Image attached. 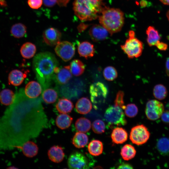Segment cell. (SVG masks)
<instances>
[{"instance_id":"42","label":"cell","mask_w":169,"mask_h":169,"mask_svg":"<svg viewBox=\"0 0 169 169\" xmlns=\"http://www.w3.org/2000/svg\"><path fill=\"white\" fill-rule=\"evenodd\" d=\"M157 48L160 50L165 51L166 50L168 47V45L166 43L163 42H158L155 45Z\"/></svg>"},{"instance_id":"39","label":"cell","mask_w":169,"mask_h":169,"mask_svg":"<svg viewBox=\"0 0 169 169\" xmlns=\"http://www.w3.org/2000/svg\"><path fill=\"white\" fill-rule=\"evenodd\" d=\"M124 93L121 91H119L116 94L115 100V105L118 106L123 109H125L126 106L125 105L124 101Z\"/></svg>"},{"instance_id":"26","label":"cell","mask_w":169,"mask_h":169,"mask_svg":"<svg viewBox=\"0 0 169 169\" xmlns=\"http://www.w3.org/2000/svg\"><path fill=\"white\" fill-rule=\"evenodd\" d=\"M88 138L83 132H76L72 140V143L76 147L78 148H83L87 144Z\"/></svg>"},{"instance_id":"37","label":"cell","mask_w":169,"mask_h":169,"mask_svg":"<svg viewBox=\"0 0 169 169\" xmlns=\"http://www.w3.org/2000/svg\"><path fill=\"white\" fill-rule=\"evenodd\" d=\"M92 129L95 133L100 134L103 133L105 130V125L102 120L97 119L95 120L92 124Z\"/></svg>"},{"instance_id":"31","label":"cell","mask_w":169,"mask_h":169,"mask_svg":"<svg viewBox=\"0 0 169 169\" xmlns=\"http://www.w3.org/2000/svg\"><path fill=\"white\" fill-rule=\"evenodd\" d=\"M76 130L79 132L85 133L89 131L91 127L90 121L84 117L78 119L75 124Z\"/></svg>"},{"instance_id":"13","label":"cell","mask_w":169,"mask_h":169,"mask_svg":"<svg viewBox=\"0 0 169 169\" xmlns=\"http://www.w3.org/2000/svg\"><path fill=\"white\" fill-rule=\"evenodd\" d=\"M69 65L61 68L59 67L55 71L54 78L57 83L60 85L66 84L72 77Z\"/></svg>"},{"instance_id":"48","label":"cell","mask_w":169,"mask_h":169,"mask_svg":"<svg viewBox=\"0 0 169 169\" xmlns=\"http://www.w3.org/2000/svg\"><path fill=\"white\" fill-rule=\"evenodd\" d=\"M0 5L3 6H6V3L5 0H0Z\"/></svg>"},{"instance_id":"47","label":"cell","mask_w":169,"mask_h":169,"mask_svg":"<svg viewBox=\"0 0 169 169\" xmlns=\"http://www.w3.org/2000/svg\"><path fill=\"white\" fill-rule=\"evenodd\" d=\"M163 4L166 5H169V0H159Z\"/></svg>"},{"instance_id":"40","label":"cell","mask_w":169,"mask_h":169,"mask_svg":"<svg viewBox=\"0 0 169 169\" xmlns=\"http://www.w3.org/2000/svg\"><path fill=\"white\" fill-rule=\"evenodd\" d=\"M43 0H28V3L32 8L37 9L42 5Z\"/></svg>"},{"instance_id":"24","label":"cell","mask_w":169,"mask_h":169,"mask_svg":"<svg viewBox=\"0 0 169 169\" xmlns=\"http://www.w3.org/2000/svg\"><path fill=\"white\" fill-rule=\"evenodd\" d=\"M36 51L35 45L33 43L27 42L24 44L21 47L20 52L23 57L29 59L32 58Z\"/></svg>"},{"instance_id":"6","label":"cell","mask_w":169,"mask_h":169,"mask_svg":"<svg viewBox=\"0 0 169 169\" xmlns=\"http://www.w3.org/2000/svg\"><path fill=\"white\" fill-rule=\"evenodd\" d=\"M94 164V161L90 156L77 151L70 155L67 161L68 166L70 169H89Z\"/></svg>"},{"instance_id":"23","label":"cell","mask_w":169,"mask_h":169,"mask_svg":"<svg viewBox=\"0 0 169 169\" xmlns=\"http://www.w3.org/2000/svg\"><path fill=\"white\" fill-rule=\"evenodd\" d=\"M146 32L147 35V43L150 46H155L157 43L160 41L161 38L158 31L153 27L149 26Z\"/></svg>"},{"instance_id":"16","label":"cell","mask_w":169,"mask_h":169,"mask_svg":"<svg viewBox=\"0 0 169 169\" xmlns=\"http://www.w3.org/2000/svg\"><path fill=\"white\" fill-rule=\"evenodd\" d=\"M48 155L52 161L57 163L61 162L64 159L65 153L63 148L59 146H52L48 150Z\"/></svg>"},{"instance_id":"5","label":"cell","mask_w":169,"mask_h":169,"mask_svg":"<svg viewBox=\"0 0 169 169\" xmlns=\"http://www.w3.org/2000/svg\"><path fill=\"white\" fill-rule=\"evenodd\" d=\"M120 47L128 57L130 59L140 56L143 50L142 42L135 37V32L132 30L129 32L128 38L124 44Z\"/></svg>"},{"instance_id":"2","label":"cell","mask_w":169,"mask_h":169,"mask_svg":"<svg viewBox=\"0 0 169 169\" xmlns=\"http://www.w3.org/2000/svg\"><path fill=\"white\" fill-rule=\"evenodd\" d=\"M58 65L55 56L49 52L39 53L34 57L33 69L43 90L50 85Z\"/></svg>"},{"instance_id":"45","label":"cell","mask_w":169,"mask_h":169,"mask_svg":"<svg viewBox=\"0 0 169 169\" xmlns=\"http://www.w3.org/2000/svg\"><path fill=\"white\" fill-rule=\"evenodd\" d=\"M118 169H132V166L129 163H124L120 165L117 167Z\"/></svg>"},{"instance_id":"19","label":"cell","mask_w":169,"mask_h":169,"mask_svg":"<svg viewBox=\"0 0 169 169\" xmlns=\"http://www.w3.org/2000/svg\"><path fill=\"white\" fill-rule=\"evenodd\" d=\"M22 150L23 154L28 157H32L38 154V147L34 142L27 141L23 144L19 148Z\"/></svg>"},{"instance_id":"20","label":"cell","mask_w":169,"mask_h":169,"mask_svg":"<svg viewBox=\"0 0 169 169\" xmlns=\"http://www.w3.org/2000/svg\"><path fill=\"white\" fill-rule=\"evenodd\" d=\"M75 109L77 112L81 114L88 113L91 110L92 105L90 100L86 97H82L76 103Z\"/></svg>"},{"instance_id":"12","label":"cell","mask_w":169,"mask_h":169,"mask_svg":"<svg viewBox=\"0 0 169 169\" xmlns=\"http://www.w3.org/2000/svg\"><path fill=\"white\" fill-rule=\"evenodd\" d=\"M61 37L60 32L54 28H49L44 31L43 37L44 42L48 45L54 46L60 42Z\"/></svg>"},{"instance_id":"22","label":"cell","mask_w":169,"mask_h":169,"mask_svg":"<svg viewBox=\"0 0 169 169\" xmlns=\"http://www.w3.org/2000/svg\"><path fill=\"white\" fill-rule=\"evenodd\" d=\"M26 74L20 70L14 69L9 73L8 81L12 85L18 86L20 85L23 82Z\"/></svg>"},{"instance_id":"32","label":"cell","mask_w":169,"mask_h":169,"mask_svg":"<svg viewBox=\"0 0 169 169\" xmlns=\"http://www.w3.org/2000/svg\"><path fill=\"white\" fill-rule=\"evenodd\" d=\"M27 32V28L23 24L18 23L13 25L11 29L10 32L14 37L20 38L23 37Z\"/></svg>"},{"instance_id":"27","label":"cell","mask_w":169,"mask_h":169,"mask_svg":"<svg viewBox=\"0 0 169 169\" xmlns=\"http://www.w3.org/2000/svg\"><path fill=\"white\" fill-rule=\"evenodd\" d=\"M69 67L72 74L76 76L82 74L85 69L83 63L78 59H74L72 60L70 63Z\"/></svg>"},{"instance_id":"18","label":"cell","mask_w":169,"mask_h":169,"mask_svg":"<svg viewBox=\"0 0 169 169\" xmlns=\"http://www.w3.org/2000/svg\"><path fill=\"white\" fill-rule=\"evenodd\" d=\"M111 136L113 143L116 144H121L127 140L128 133L123 128L116 127L113 130Z\"/></svg>"},{"instance_id":"3","label":"cell","mask_w":169,"mask_h":169,"mask_svg":"<svg viewBox=\"0 0 169 169\" xmlns=\"http://www.w3.org/2000/svg\"><path fill=\"white\" fill-rule=\"evenodd\" d=\"M73 5L75 14L82 21L96 19L105 7L102 0H74Z\"/></svg>"},{"instance_id":"49","label":"cell","mask_w":169,"mask_h":169,"mask_svg":"<svg viewBox=\"0 0 169 169\" xmlns=\"http://www.w3.org/2000/svg\"><path fill=\"white\" fill-rule=\"evenodd\" d=\"M142 2H141V5L142 6H146V2L145 1H142Z\"/></svg>"},{"instance_id":"15","label":"cell","mask_w":169,"mask_h":169,"mask_svg":"<svg viewBox=\"0 0 169 169\" xmlns=\"http://www.w3.org/2000/svg\"><path fill=\"white\" fill-rule=\"evenodd\" d=\"M42 91L41 84L34 81L29 82L26 85L24 90L26 96L32 99L37 98L41 94Z\"/></svg>"},{"instance_id":"4","label":"cell","mask_w":169,"mask_h":169,"mask_svg":"<svg viewBox=\"0 0 169 169\" xmlns=\"http://www.w3.org/2000/svg\"><path fill=\"white\" fill-rule=\"evenodd\" d=\"M99 16L100 23L112 35L119 32L124 24V14L120 9L105 7Z\"/></svg>"},{"instance_id":"33","label":"cell","mask_w":169,"mask_h":169,"mask_svg":"<svg viewBox=\"0 0 169 169\" xmlns=\"http://www.w3.org/2000/svg\"><path fill=\"white\" fill-rule=\"evenodd\" d=\"M136 153V150L130 144L124 145L121 148L120 154L125 160H129L135 156Z\"/></svg>"},{"instance_id":"34","label":"cell","mask_w":169,"mask_h":169,"mask_svg":"<svg viewBox=\"0 0 169 169\" xmlns=\"http://www.w3.org/2000/svg\"><path fill=\"white\" fill-rule=\"evenodd\" d=\"M153 95L155 98L162 100L164 99L167 96V91L166 88L163 84H157L153 88Z\"/></svg>"},{"instance_id":"35","label":"cell","mask_w":169,"mask_h":169,"mask_svg":"<svg viewBox=\"0 0 169 169\" xmlns=\"http://www.w3.org/2000/svg\"><path fill=\"white\" fill-rule=\"evenodd\" d=\"M156 147L158 151L162 154L169 153V139L162 137L158 141Z\"/></svg>"},{"instance_id":"14","label":"cell","mask_w":169,"mask_h":169,"mask_svg":"<svg viewBox=\"0 0 169 169\" xmlns=\"http://www.w3.org/2000/svg\"><path fill=\"white\" fill-rule=\"evenodd\" d=\"M108 32L101 25L96 24L92 26L89 31V34L92 40L95 42L105 39L108 35Z\"/></svg>"},{"instance_id":"44","label":"cell","mask_w":169,"mask_h":169,"mask_svg":"<svg viewBox=\"0 0 169 169\" xmlns=\"http://www.w3.org/2000/svg\"><path fill=\"white\" fill-rule=\"evenodd\" d=\"M70 0H57V3L60 7H65Z\"/></svg>"},{"instance_id":"38","label":"cell","mask_w":169,"mask_h":169,"mask_svg":"<svg viewBox=\"0 0 169 169\" xmlns=\"http://www.w3.org/2000/svg\"><path fill=\"white\" fill-rule=\"evenodd\" d=\"M124 110L125 115L130 118L135 117L138 111L137 106L133 104H128Z\"/></svg>"},{"instance_id":"10","label":"cell","mask_w":169,"mask_h":169,"mask_svg":"<svg viewBox=\"0 0 169 169\" xmlns=\"http://www.w3.org/2000/svg\"><path fill=\"white\" fill-rule=\"evenodd\" d=\"M164 106L161 102L156 100L147 101L145 108L147 118L151 120H155L161 117L164 111Z\"/></svg>"},{"instance_id":"7","label":"cell","mask_w":169,"mask_h":169,"mask_svg":"<svg viewBox=\"0 0 169 169\" xmlns=\"http://www.w3.org/2000/svg\"><path fill=\"white\" fill-rule=\"evenodd\" d=\"M108 93L106 86L103 83L98 82L92 84L90 88V99L95 108L105 101Z\"/></svg>"},{"instance_id":"46","label":"cell","mask_w":169,"mask_h":169,"mask_svg":"<svg viewBox=\"0 0 169 169\" xmlns=\"http://www.w3.org/2000/svg\"><path fill=\"white\" fill-rule=\"evenodd\" d=\"M166 74L169 77V57L167 59L166 61Z\"/></svg>"},{"instance_id":"28","label":"cell","mask_w":169,"mask_h":169,"mask_svg":"<svg viewBox=\"0 0 169 169\" xmlns=\"http://www.w3.org/2000/svg\"><path fill=\"white\" fill-rule=\"evenodd\" d=\"M15 94L11 90L5 89L0 93V102L5 105H10L13 102Z\"/></svg>"},{"instance_id":"30","label":"cell","mask_w":169,"mask_h":169,"mask_svg":"<svg viewBox=\"0 0 169 169\" xmlns=\"http://www.w3.org/2000/svg\"><path fill=\"white\" fill-rule=\"evenodd\" d=\"M42 98L47 104H52L56 102L58 95L57 91L52 88H47L43 90Z\"/></svg>"},{"instance_id":"17","label":"cell","mask_w":169,"mask_h":169,"mask_svg":"<svg viewBox=\"0 0 169 169\" xmlns=\"http://www.w3.org/2000/svg\"><path fill=\"white\" fill-rule=\"evenodd\" d=\"M78 51L80 56L86 59L93 57L95 52L93 45L87 41L80 43L78 46Z\"/></svg>"},{"instance_id":"21","label":"cell","mask_w":169,"mask_h":169,"mask_svg":"<svg viewBox=\"0 0 169 169\" xmlns=\"http://www.w3.org/2000/svg\"><path fill=\"white\" fill-rule=\"evenodd\" d=\"M57 111L61 114H66L71 111L74 107L72 102L65 98L60 99L55 105Z\"/></svg>"},{"instance_id":"1","label":"cell","mask_w":169,"mask_h":169,"mask_svg":"<svg viewBox=\"0 0 169 169\" xmlns=\"http://www.w3.org/2000/svg\"><path fill=\"white\" fill-rule=\"evenodd\" d=\"M29 99L19 91L0 118V149L19 148L46 126L47 119L40 101Z\"/></svg>"},{"instance_id":"29","label":"cell","mask_w":169,"mask_h":169,"mask_svg":"<svg viewBox=\"0 0 169 169\" xmlns=\"http://www.w3.org/2000/svg\"><path fill=\"white\" fill-rule=\"evenodd\" d=\"M88 150L90 153L93 156H98L102 153L103 146L102 143L98 140H93L89 144Z\"/></svg>"},{"instance_id":"43","label":"cell","mask_w":169,"mask_h":169,"mask_svg":"<svg viewBox=\"0 0 169 169\" xmlns=\"http://www.w3.org/2000/svg\"><path fill=\"white\" fill-rule=\"evenodd\" d=\"M44 5L47 7L54 6L57 3V0H43Z\"/></svg>"},{"instance_id":"36","label":"cell","mask_w":169,"mask_h":169,"mask_svg":"<svg viewBox=\"0 0 169 169\" xmlns=\"http://www.w3.org/2000/svg\"><path fill=\"white\" fill-rule=\"evenodd\" d=\"M103 74L105 78L110 81L115 79L118 76L116 70L112 66H108L105 67L103 70Z\"/></svg>"},{"instance_id":"25","label":"cell","mask_w":169,"mask_h":169,"mask_svg":"<svg viewBox=\"0 0 169 169\" xmlns=\"http://www.w3.org/2000/svg\"><path fill=\"white\" fill-rule=\"evenodd\" d=\"M73 118L66 114H61L57 117L55 122L57 126L59 129L64 130L70 125Z\"/></svg>"},{"instance_id":"11","label":"cell","mask_w":169,"mask_h":169,"mask_svg":"<svg viewBox=\"0 0 169 169\" xmlns=\"http://www.w3.org/2000/svg\"><path fill=\"white\" fill-rule=\"evenodd\" d=\"M54 50L56 54L63 61L70 60L74 56L75 48L74 45L68 41L60 42L56 45Z\"/></svg>"},{"instance_id":"9","label":"cell","mask_w":169,"mask_h":169,"mask_svg":"<svg viewBox=\"0 0 169 169\" xmlns=\"http://www.w3.org/2000/svg\"><path fill=\"white\" fill-rule=\"evenodd\" d=\"M150 133L147 128L143 125H136L131 129L130 139L136 145H140L145 143L149 140Z\"/></svg>"},{"instance_id":"50","label":"cell","mask_w":169,"mask_h":169,"mask_svg":"<svg viewBox=\"0 0 169 169\" xmlns=\"http://www.w3.org/2000/svg\"><path fill=\"white\" fill-rule=\"evenodd\" d=\"M166 17L169 21V10L166 13Z\"/></svg>"},{"instance_id":"41","label":"cell","mask_w":169,"mask_h":169,"mask_svg":"<svg viewBox=\"0 0 169 169\" xmlns=\"http://www.w3.org/2000/svg\"><path fill=\"white\" fill-rule=\"evenodd\" d=\"M162 120L165 123H169V110L164 111L161 116Z\"/></svg>"},{"instance_id":"8","label":"cell","mask_w":169,"mask_h":169,"mask_svg":"<svg viewBox=\"0 0 169 169\" xmlns=\"http://www.w3.org/2000/svg\"><path fill=\"white\" fill-rule=\"evenodd\" d=\"M104 117L106 121L111 124L121 125L127 123L122 109L115 105L107 109Z\"/></svg>"}]
</instances>
